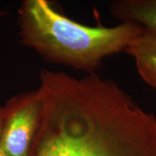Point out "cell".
Masks as SVG:
<instances>
[{
  "instance_id": "obj_1",
  "label": "cell",
  "mask_w": 156,
  "mask_h": 156,
  "mask_svg": "<svg viewBox=\"0 0 156 156\" xmlns=\"http://www.w3.org/2000/svg\"><path fill=\"white\" fill-rule=\"evenodd\" d=\"M30 156H156V115L95 73L44 69Z\"/></svg>"
},
{
  "instance_id": "obj_2",
  "label": "cell",
  "mask_w": 156,
  "mask_h": 156,
  "mask_svg": "<svg viewBox=\"0 0 156 156\" xmlns=\"http://www.w3.org/2000/svg\"><path fill=\"white\" fill-rule=\"evenodd\" d=\"M17 23L21 44L46 61L95 73L106 57L123 50L142 30L132 23L89 26L62 15L48 0H23Z\"/></svg>"
},
{
  "instance_id": "obj_3",
  "label": "cell",
  "mask_w": 156,
  "mask_h": 156,
  "mask_svg": "<svg viewBox=\"0 0 156 156\" xmlns=\"http://www.w3.org/2000/svg\"><path fill=\"white\" fill-rule=\"evenodd\" d=\"M42 105L37 90L12 96L3 107L0 148L8 156H30Z\"/></svg>"
},
{
  "instance_id": "obj_4",
  "label": "cell",
  "mask_w": 156,
  "mask_h": 156,
  "mask_svg": "<svg viewBox=\"0 0 156 156\" xmlns=\"http://www.w3.org/2000/svg\"><path fill=\"white\" fill-rule=\"evenodd\" d=\"M112 16L122 23H132L156 36V0H115Z\"/></svg>"
},
{
  "instance_id": "obj_5",
  "label": "cell",
  "mask_w": 156,
  "mask_h": 156,
  "mask_svg": "<svg viewBox=\"0 0 156 156\" xmlns=\"http://www.w3.org/2000/svg\"><path fill=\"white\" fill-rule=\"evenodd\" d=\"M125 51L134 58L142 80L156 89V36L143 29Z\"/></svg>"
},
{
  "instance_id": "obj_6",
  "label": "cell",
  "mask_w": 156,
  "mask_h": 156,
  "mask_svg": "<svg viewBox=\"0 0 156 156\" xmlns=\"http://www.w3.org/2000/svg\"><path fill=\"white\" fill-rule=\"evenodd\" d=\"M2 123H3V107L0 106V135L2 132Z\"/></svg>"
},
{
  "instance_id": "obj_7",
  "label": "cell",
  "mask_w": 156,
  "mask_h": 156,
  "mask_svg": "<svg viewBox=\"0 0 156 156\" xmlns=\"http://www.w3.org/2000/svg\"><path fill=\"white\" fill-rule=\"evenodd\" d=\"M0 156H8V155H7L5 153L4 151H3L2 149H1V148H0Z\"/></svg>"
},
{
  "instance_id": "obj_8",
  "label": "cell",
  "mask_w": 156,
  "mask_h": 156,
  "mask_svg": "<svg viewBox=\"0 0 156 156\" xmlns=\"http://www.w3.org/2000/svg\"><path fill=\"white\" fill-rule=\"evenodd\" d=\"M6 13L5 12V11H0V17H3V16H5Z\"/></svg>"
}]
</instances>
